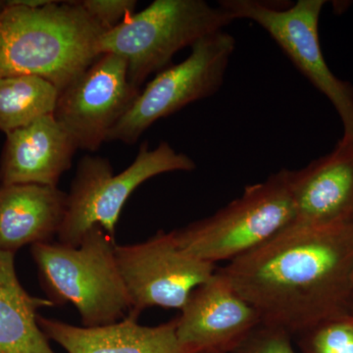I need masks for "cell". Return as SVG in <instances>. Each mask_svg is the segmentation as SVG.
Returning <instances> with one entry per match:
<instances>
[{"mask_svg":"<svg viewBox=\"0 0 353 353\" xmlns=\"http://www.w3.org/2000/svg\"><path fill=\"white\" fill-rule=\"evenodd\" d=\"M233 21L222 7L204 0H155L102 34L97 50L125 58L130 82L141 90L148 77L168 68L179 51Z\"/></svg>","mask_w":353,"mask_h":353,"instance_id":"obj_4","label":"cell"},{"mask_svg":"<svg viewBox=\"0 0 353 353\" xmlns=\"http://www.w3.org/2000/svg\"><path fill=\"white\" fill-rule=\"evenodd\" d=\"M234 48V37L225 31L197 41L183 61L164 69L146 83L109 132L108 141L134 145L157 121L212 97L222 87Z\"/></svg>","mask_w":353,"mask_h":353,"instance_id":"obj_7","label":"cell"},{"mask_svg":"<svg viewBox=\"0 0 353 353\" xmlns=\"http://www.w3.org/2000/svg\"><path fill=\"white\" fill-rule=\"evenodd\" d=\"M68 194L50 185H0V252L50 243L66 214Z\"/></svg>","mask_w":353,"mask_h":353,"instance_id":"obj_15","label":"cell"},{"mask_svg":"<svg viewBox=\"0 0 353 353\" xmlns=\"http://www.w3.org/2000/svg\"><path fill=\"white\" fill-rule=\"evenodd\" d=\"M352 315H353V305H352Z\"/></svg>","mask_w":353,"mask_h":353,"instance_id":"obj_24","label":"cell"},{"mask_svg":"<svg viewBox=\"0 0 353 353\" xmlns=\"http://www.w3.org/2000/svg\"><path fill=\"white\" fill-rule=\"evenodd\" d=\"M139 92L130 82L127 60L103 53L60 92L53 115L78 150L97 152Z\"/></svg>","mask_w":353,"mask_h":353,"instance_id":"obj_10","label":"cell"},{"mask_svg":"<svg viewBox=\"0 0 353 353\" xmlns=\"http://www.w3.org/2000/svg\"><path fill=\"white\" fill-rule=\"evenodd\" d=\"M6 136L0 157V185L57 187L78 150L53 114Z\"/></svg>","mask_w":353,"mask_h":353,"instance_id":"obj_13","label":"cell"},{"mask_svg":"<svg viewBox=\"0 0 353 353\" xmlns=\"http://www.w3.org/2000/svg\"><path fill=\"white\" fill-rule=\"evenodd\" d=\"M38 323L48 340L67 353H189L176 338V318L150 327L127 316L115 324L85 328L39 314Z\"/></svg>","mask_w":353,"mask_h":353,"instance_id":"obj_14","label":"cell"},{"mask_svg":"<svg viewBox=\"0 0 353 353\" xmlns=\"http://www.w3.org/2000/svg\"><path fill=\"white\" fill-rule=\"evenodd\" d=\"M296 339L299 353H353V315L322 323Z\"/></svg>","mask_w":353,"mask_h":353,"instance_id":"obj_18","label":"cell"},{"mask_svg":"<svg viewBox=\"0 0 353 353\" xmlns=\"http://www.w3.org/2000/svg\"><path fill=\"white\" fill-rule=\"evenodd\" d=\"M323 0H299L288 7H278L259 0H221L234 20L256 23L284 51L297 70L321 94L340 116L343 138L353 139V85L331 71L320 44L319 21Z\"/></svg>","mask_w":353,"mask_h":353,"instance_id":"obj_8","label":"cell"},{"mask_svg":"<svg viewBox=\"0 0 353 353\" xmlns=\"http://www.w3.org/2000/svg\"><path fill=\"white\" fill-rule=\"evenodd\" d=\"M85 12L108 32L136 13V0H79Z\"/></svg>","mask_w":353,"mask_h":353,"instance_id":"obj_20","label":"cell"},{"mask_svg":"<svg viewBox=\"0 0 353 353\" xmlns=\"http://www.w3.org/2000/svg\"><path fill=\"white\" fill-rule=\"evenodd\" d=\"M116 245L94 226L77 248L58 241L31 246L46 299L54 306L73 304L85 328L115 324L129 315L131 303L118 270Z\"/></svg>","mask_w":353,"mask_h":353,"instance_id":"obj_3","label":"cell"},{"mask_svg":"<svg viewBox=\"0 0 353 353\" xmlns=\"http://www.w3.org/2000/svg\"><path fill=\"white\" fill-rule=\"evenodd\" d=\"M292 225L323 229L353 223V139L341 138L331 152L290 170Z\"/></svg>","mask_w":353,"mask_h":353,"instance_id":"obj_12","label":"cell"},{"mask_svg":"<svg viewBox=\"0 0 353 353\" xmlns=\"http://www.w3.org/2000/svg\"><path fill=\"white\" fill-rule=\"evenodd\" d=\"M179 343L189 353H229L262 318L216 270L196 288L176 317Z\"/></svg>","mask_w":353,"mask_h":353,"instance_id":"obj_11","label":"cell"},{"mask_svg":"<svg viewBox=\"0 0 353 353\" xmlns=\"http://www.w3.org/2000/svg\"><path fill=\"white\" fill-rule=\"evenodd\" d=\"M285 330L262 322L229 353H299Z\"/></svg>","mask_w":353,"mask_h":353,"instance_id":"obj_19","label":"cell"},{"mask_svg":"<svg viewBox=\"0 0 353 353\" xmlns=\"http://www.w3.org/2000/svg\"><path fill=\"white\" fill-rule=\"evenodd\" d=\"M53 0H17L18 3L22 6L32 7V8H38V7H43L51 3Z\"/></svg>","mask_w":353,"mask_h":353,"instance_id":"obj_21","label":"cell"},{"mask_svg":"<svg viewBox=\"0 0 353 353\" xmlns=\"http://www.w3.org/2000/svg\"><path fill=\"white\" fill-rule=\"evenodd\" d=\"M53 306L21 285L15 254L0 252V353H57L38 323L39 309Z\"/></svg>","mask_w":353,"mask_h":353,"instance_id":"obj_16","label":"cell"},{"mask_svg":"<svg viewBox=\"0 0 353 353\" xmlns=\"http://www.w3.org/2000/svg\"><path fill=\"white\" fill-rule=\"evenodd\" d=\"M196 168L192 158L176 152L166 141L153 150L143 143L134 162L118 175H114L108 159L90 155L83 157L68 194L58 243L77 248L94 226L101 227L115 240L121 211L139 185L161 174Z\"/></svg>","mask_w":353,"mask_h":353,"instance_id":"obj_6","label":"cell"},{"mask_svg":"<svg viewBox=\"0 0 353 353\" xmlns=\"http://www.w3.org/2000/svg\"><path fill=\"white\" fill-rule=\"evenodd\" d=\"M4 4H6V0H0V9L4 6Z\"/></svg>","mask_w":353,"mask_h":353,"instance_id":"obj_22","label":"cell"},{"mask_svg":"<svg viewBox=\"0 0 353 353\" xmlns=\"http://www.w3.org/2000/svg\"><path fill=\"white\" fill-rule=\"evenodd\" d=\"M59 94L54 85L41 77L0 79V132L8 134L54 113Z\"/></svg>","mask_w":353,"mask_h":353,"instance_id":"obj_17","label":"cell"},{"mask_svg":"<svg viewBox=\"0 0 353 353\" xmlns=\"http://www.w3.org/2000/svg\"><path fill=\"white\" fill-rule=\"evenodd\" d=\"M115 257L131 303L128 316L134 318L154 306L182 310L192 292L217 270L183 250L171 232L159 231L143 243L117 245Z\"/></svg>","mask_w":353,"mask_h":353,"instance_id":"obj_9","label":"cell"},{"mask_svg":"<svg viewBox=\"0 0 353 353\" xmlns=\"http://www.w3.org/2000/svg\"><path fill=\"white\" fill-rule=\"evenodd\" d=\"M217 271L262 322L296 338L352 315L353 223L323 229L290 225Z\"/></svg>","mask_w":353,"mask_h":353,"instance_id":"obj_1","label":"cell"},{"mask_svg":"<svg viewBox=\"0 0 353 353\" xmlns=\"http://www.w3.org/2000/svg\"><path fill=\"white\" fill-rule=\"evenodd\" d=\"M105 31L80 1H57L38 8L6 0L0 9V79L37 76L60 92L101 54Z\"/></svg>","mask_w":353,"mask_h":353,"instance_id":"obj_2","label":"cell"},{"mask_svg":"<svg viewBox=\"0 0 353 353\" xmlns=\"http://www.w3.org/2000/svg\"><path fill=\"white\" fill-rule=\"evenodd\" d=\"M294 216L290 170L281 169L246 187L214 214L171 233L176 245L196 259L229 263L275 238L292 224Z\"/></svg>","mask_w":353,"mask_h":353,"instance_id":"obj_5","label":"cell"},{"mask_svg":"<svg viewBox=\"0 0 353 353\" xmlns=\"http://www.w3.org/2000/svg\"><path fill=\"white\" fill-rule=\"evenodd\" d=\"M194 353H221V352H197Z\"/></svg>","mask_w":353,"mask_h":353,"instance_id":"obj_23","label":"cell"}]
</instances>
